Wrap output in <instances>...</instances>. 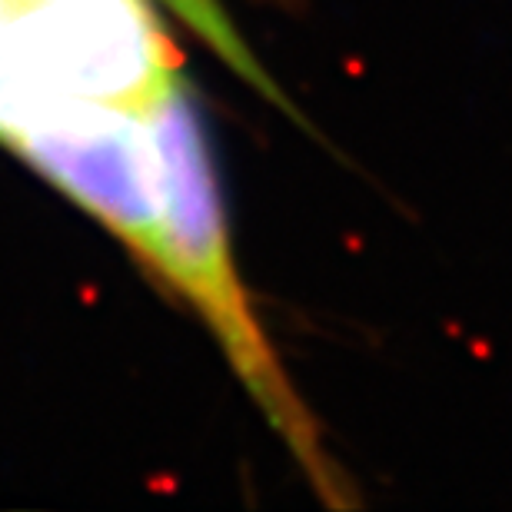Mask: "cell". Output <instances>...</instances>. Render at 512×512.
<instances>
[{"instance_id":"3957f363","label":"cell","mask_w":512,"mask_h":512,"mask_svg":"<svg viewBox=\"0 0 512 512\" xmlns=\"http://www.w3.org/2000/svg\"><path fill=\"white\" fill-rule=\"evenodd\" d=\"M7 147L163 276L160 157L147 107H70L30 120Z\"/></svg>"},{"instance_id":"6da1fadb","label":"cell","mask_w":512,"mask_h":512,"mask_svg":"<svg viewBox=\"0 0 512 512\" xmlns=\"http://www.w3.org/2000/svg\"><path fill=\"white\" fill-rule=\"evenodd\" d=\"M147 117L157 140L163 193L160 280L170 290H180L207 320L230 366L250 389L253 403L263 409L276 436L300 459L306 479L333 506H346V483L336 473L333 459L326 456L316 419L296 396L243 290L230 250L227 210H223L207 130L180 70H173L153 94Z\"/></svg>"},{"instance_id":"7a4b0ae2","label":"cell","mask_w":512,"mask_h":512,"mask_svg":"<svg viewBox=\"0 0 512 512\" xmlns=\"http://www.w3.org/2000/svg\"><path fill=\"white\" fill-rule=\"evenodd\" d=\"M173 70L147 0H0V143L70 107H147Z\"/></svg>"}]
</instances>
